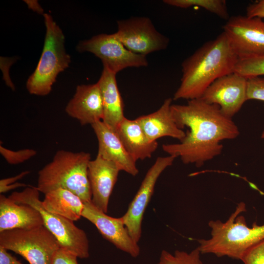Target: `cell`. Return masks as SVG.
<instances>
[{"mask_svg":"<svg viewBox=\"0 0 264 264\" xmlns=\"http://www.w3.org/2000/svg\"><path fill=\"white\" fill-rule=\"evenodd\" d=\"M171 111L178 127L189 130L181 141L164 144L162 148L168 155L179 157L184 164L201 167L221 154V141L234 139L240 134L232 118L224 115L219 106L201 98L188 100L186 105L172 104Z\"/></svg>","mask_w":264,"mask_h":264,"instance_id":"cell-1","label":"cell"},{"mask_svg":"<svg viewBox=\"0 0 264 264\" xmlns=\"http://www.w3.org/2000/svg\"><path fill=\"white\" fill-rule=\"evenodd\" d=\"M239 57L222 32L198 48L182 63L180 86L173 99L200 98L217 79L234 72Z\"/></svg>","mask_w":264,"mask_h":264,"instance_id":"cell-2","label":"cell"},{"mask_svg":"<svg viewBox=\"0 0 264 264\" xmlns=\"http://www.w3.org/2000/svg\"><path fill=\"white\" fill-rule=\"evenodd\" d=\"M246 211L245 204L241 202L226 221L210 220L211 238L198 241L200 253L241 260L249 248L264 240V224L255 222L248 226L244 217L240 215Z\"/></svg>","mask_w":264,"mask_h":264,"instance_id":"cell-3","label":"cell"},{"mask_svg":"<svg viewBox=\"0 0 264 264\" xmlns=\"http://www.w3.org/2000/svg\"><path fill=\"white\" fill-rule=\"evenodd\" d=\"M90 160L88 153L63 150L57 151L52 161L39 171L36 188L44 194L63 188L79 197L84 202L91 201L88 176Z\"/></svg>","mask_w":264,"mask_h":264,"instance_id":"cell-4","label":"cell"},{"mask_svg":"<svg viewBox=\"0 0 264 264\" xmlns=\"http://www.w3.org/2000/svg\"><path fill=\"white\" fill-rule=\"evenodd\" d=\"M46 33L42 55L34 71L26 83L28 92L38 96L48 95L58 75L69 66L70 57L65 47V36L48 14H43Z\"/></svg>","mask_w":264,"mask_h":264,"instance_id":"cell-5","label":"cell"},{"mask_svg":"<svg viewBox=\"0 0 264 264\" xmlns=\"http://www.w3.org/2000/svg\"><path fill=\"white\" fill-rule=\"evenodd\" d=\"M36 187L29 186L21 192H14L8 197L17 203L26 204L41 213L44 225L58 241L60 247L81 259L89 256V241L86 232L75 225L73 221L46 210L39 198Z\"/></svg>","mask_w":264,"mask_h":264,"instance_id":"cell-6","label":"cell"},{"mask_svg":"<svg viewBox=\"0 0 264 264\" xmlns=\"http://www.w3.org/2000/svg\"><path fill=\"white\" fill-rule=\"evenodd\" d=\"M0 246L21 255L29 264H50L60 247L56 238L44 225L0 232Z\"/></svg>","mask_w":264,"mask_h":264,"instance_id":"cell-7","label":"cell"},{"mask_svg":"<svg viewBox=\"0 0 264 264\" xmlns=\"http://www.w3.org/2000/svg\"><path fill=\"white\" fill-rule=\"evenodd\" d=\"M76 49L79 52L93 54L102 61L103 66L116 74L127 67L148 65L146 56L135 54L127 49L115 33L100 34L88 40L81 41Z\"/></svg>","mask_w":264,"mask_h":264,"instance_id":"cell-8","label":"cell"},{"mask_svg":"<svg viewBox=\"0 0 264 264\" xmlns=\"http://www.w3.org/2000/svg\"><path fill=\"white\" fill-rule=\"evenodd\" d=\"M115 34L130 51L146 56L154 52L165 49L168 37L159 32L151 20L146 17H132L117 22Z\"/></svg>","mask_w":264,"mask_h":264,"instance_id":"cell-9","label":"cell"},{"mask_svg":"<svg viewBox=\"0 0 264 264\" xmlns=\"http://www.w3.org/2000/svg\"><path fill=\"white\" fill-rule=\"evenodd\" d=\"M223 32L239 59L264 55V21L257 17H231Z\"/></svg>","mask_w":264,"mask_h":264,"instance_id":"cell-10","label":"cell"},{"mask_svg":"<svg viewBox=\"0 0 264 264\" xmlns=\"http://www.w3.org/2000/svg\"><path fill=\"white\" fill-rule=\"evenodd\" d=\"M174 155L158 157L148 170L126 213L121 217L132 239L138 242L141 236V224L145 210L153 194L156 181L161 173L171 166Z\"/></svg>","mask_w":264,"mask_h":264,"instance_id":"cell-11","label":"cell"},{"mask_svg":"<svg viewBox=\"0 0 264 264\" xmlns=\"http://www.w3.org/2000/svg\"><path fill=\"white\" fill-rule=\"evenodd\" d=\"M246 90L247 78L234 72L215 80L200 98L219 106L224 115L232 118L247 101Z\"/></svg>","mask_w":264,"mask_h":264,"instance_id":"cell-12","label":"cell"},{"mask_svg":"<svg viewBox=\"0 0 264 264\" xmlns=\"http://www.w3.org/2000/svg\"><path fill=\"white\" fill-rule=\"evenodd\" d=\"M82 217L93 224L103 237L118 249L133 258L139 255L140 249L138 243L130 236L122 217L108 216L91 201L84 202Z\"/></svg>","mask_w":264,"mask_h":264,"instance_id":"cell-13","label":"cell"},{"mask_svg":"<svg viewBox=\"0 0 264 264\" xmlns=\"http://www.w3.org/2000/svg\"><path fill=\"white\" fill-rule=\"evenodd\" d=\"M120 170L112 162L97 155L88 164V176L92 203L107 213L110 196L116 182Z\"/></svg>","mask_w":264,"mask_h":264,"instance_id":"cell-14","label":"cell"},{"mask_svg":"<svg viewBox=\"0 0 264 264\" xmlns=\"http://www.w3.org/2000/svg\"><path fill=\"white\" fill-rule=\"evenodd\" d=\"M97 138V155L112 162L119 169L135 176L138 173L136 162L129 154L117 133L102 120L91 125Z\"/></svg>","mask_w":264,"mask_h":264,"instance_id":"cell-15","label":"cell"},{"mask_svg":"<svg viewBox=\"0 0 264 264\" xmlns=\"http://www.w3.org/2000/svg\"><path fill=\"white\" fill-rule=\"evenodd\" d=\"M66 113L81 125H90L101 121L103 108L98 83L77 86L75 94L66 107Z\"/></svg>","mask_w":264,"mask_h":264,"instance_id":"cell-16","label":"cell"},{"mask_svg":"<svg viewBox=\"0 0 264 264\" xmlns=\"http://www.w3.org/2000/svg\"><path fill=\"white\" fill-rule=\"evenodd\" d=\"M172 99H166L161 107L155 111L137 117L148 138L151 141H157L162 137H170L181 141L186 132L178 127L172 115Z\"/></svg>","mask_w":264,"mask_h":264,"instance_id":"cell-17","label":"cell"},{"mask_svg":"<svg viewBox=\"0 0 264 264\" xmlns=\"http://www.w3.org/2000/svg\"><path fill=\"white\" fill-rule=\"evenodd\" d=\"M44 225L42 216L34 207L17 203L0 195V232L14 229H31Z\"/></svg>","mask_w":264,"mask_h":264,"instance_id":"cell-18","label":"cell"},{"mask_svg":"<svg viewBox=\"0 0 264 264\" xmlns=\"http://www.w3.org/2000/svg\"><path fill=\"white\" fill-rule=\"evenodd\" d=\"M116 74L103 66L101 76L97 82L103 103L102 121L114 130L125 118L124 106L118 89Z\"/></svg>","mask_w":264,"mask_h":264,"instance_id":"cell-19","label":"cell"},{"mask_svg":"<svg viewBox=\"0 0 264 264\" xmlns=\"http://www.w3.org/2000/svg\"><path fill=\"white\" fill-rule=\"evenodd\" d=\"M115 131L135 161L150 158L157 148V142L151 141L148 138L136 119L125 117Z\"/></svg>","mask_w":264,"mask_h":264,"instance_id":"cell-20","label":"cell"},{"mask_svg":"<svg viewBox=\"0 0 264 264\" xmlns=\"http://www.w3.org/2000/svg\"><path fill=\"white\" fill-rule=\"evenodd\" d=\"M42 204L48 212L73 221L81 218L84 208V202L79 197L63 188L45 193Z\"/></svg>","mask_w":264,"mask_h":264,"instance_id":"cell-21","label":"cell"},{"mask_svg":"<svg viewBox=\"0 0 264 264\" xmlns=\"http://www.w3.org/2000/svg\"><path fill=\"white\" fill-rule=\"evenodd\" d=\"M163 1L166 4L181 8L200 7L224 20H228L230 18L224 0H164Z\"/></svg>","mask_w":264,"mask_h":264,"instance_id":"cell-22","label":"cell"},{"mask_svg":"<svg viewBox=\"0 0 264 264\" xmlns=\"http://www.w3.org/2000/svg\"><path fill=\"white\" fill-rule=\"evenodd\" d=\"M201 254L198 247L189 252L177 250L171 253L163 250L157 264H203Z\"/></svg>","mask_w":264,"mask_h":264,"instance_id":"cell-23","label":"cell"},{"mask_svg":"<svg viewBox=\"0 0 264 264\" xmlns=\"http://www.w3.org/2000/svg\"><path fill=\"white\" fill-rule=\"evenodd\" d=\"M234 72L247 79L264 75V55L239 59Z\"/></svg>","mask_w":264,"mask_h":264,"instance_id":"cell-24","label":"cell"},{"mask_svg":"<svg viewBox=\"0 0 264 264\" xmlns=\"http://www.w3.org/2000/svg\"><path fill=\"white\" fill-rule=\"evenodd\" d=\"M0 153L8 163L16 165L23 163L35 156L37 152L31 149L13 151L5 148L0 144Z\"/></svg>","mask_w":264,"mask_h":264,"instance_id":"cell-25","label":"cell"},{"mask_svg":"<svg viewBox=\"0 0 264 264\" xmlns=\"http://www.w3.org/2000/svg\"><path fill=\"white\" fill-rule=\"evenodd\" d=\"M264 101V78L254 77L247 79L246 100Z\"/></svg>","mask_w":264,"mask_h":264,"instance_id":"cell-26","label":"cell"},{"mask_svg":"<svg viewBox=\"0 0 264 264\" xmlns=\"http://www.w3.org/2000/svg\"><path fill=\"white\" fill-rule=\"evenodd\" d=\"M241 261L244 264H264V240L249 248Z\"/></svg>","mask_w":264,"mask_h":264,"instance_id":"cell-27","label":"cell"},{"mask_svg":"<svg viewBox=\"0 0 264 264\" xmlns=\"http://www.w3.org/2000/svg\"><path fill=\"white\" fill-rule=\"evenodd\" d=\"M78 258L70 251L60 247L54 254L50 264H78Z\"/></svg>","mask_w":264,"mask_h":264,"instance_id":"cell-28","label":"cell"},{"mask_svg":"<svg viewBox=\"0 0 264 264\" xmlns=\"http://www.w3.org/2000/svg\"><path fill=\"white\" fill-rule=\"evenodd\" d=\"M246 16L264 18V0L249 4L246 7Z\"/></svg>","mask_w":264,"mask_h":264,"instance_id":"cell-29","label":"cell"},{"mask_svg":"<svg viewBox=\"0 0 264 264\" xmlns=\"http://www.w3.org/2000/svg\"><path fill=\"white\" fill-rule=\"evenodd\" d=\"M0 264H23L0 246Z\"/></svg>","mask_w":264,"mask_h":264,"instance_id":"cell-30","label":"cell"},{"mask_svg":"<svg viewBox=\"0 0 264 264\" xmlns=\"http://www.w3.org/2000/svg\"><path fill=\"white\" fill-rule=\"evenodd\" d=\"M30 172L29 171H24L14 176L1 179L0 180V189L17 182L18 180L22 179L28 175Z\"/></svg>","mask_w":264,"mask_h":264,"instance_id":"cell-31","label":"cell"},{"mask_svg":"<svg viewBox=\"0 0 264 264\" xmlns=\"http://www.w3.org/2000/svg\"><path fill=\"white\" fill-rule=\"evenodd\" d=\"M28 8L33 11L39 13L43 14V9L37 0H24Z\"/></svg>","mask_w":264,"mask_h":264,"instance_id":"cell-32","label":"cell"},{"mask_svg":"<svg viewBox=\"0 0 264 264\" xmlns=\"http://www.w3.org/2000/svg\"><path fill=\"white\" fill-rule=\"evenodd\" d=\"M22 187H27V185L23 183L16 182L13 184L6 186L5 187L0 189V194L4 193L7 192L11 190L15 189L17 188Z\"/></svg>","mask_w":264,"mask_h":264,"instance_id":"cell-33","label":"cell"},{"mask_svg":"<svg viewBox=\"0 0 264 264\" xmlns=\"http://www.w3.org/2000/svg\"><path fill=\"white\" fill-rule=\"evenodd\" d=\"M261 137L263 139L264 143V130L262 132V135H261Z\"/></svg>","mask_w":264,"mask_h":264,"instance_id":"cell-34","label":"cell"}]
</instances>
